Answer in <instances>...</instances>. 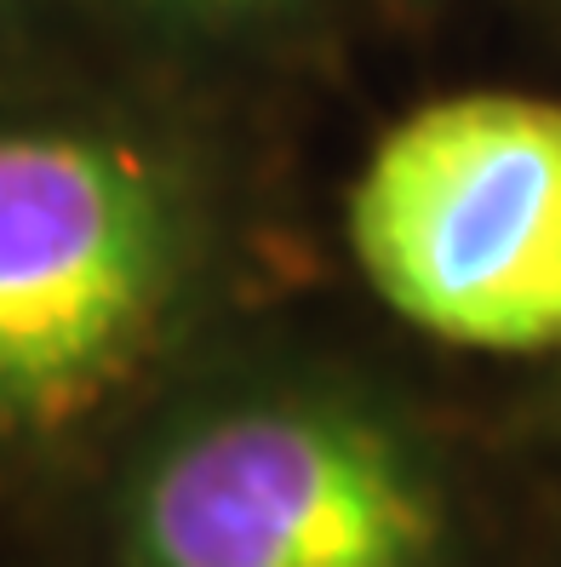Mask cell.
I'll list each match as a JSON object with an SVG mask.
<instances>
[{
	"label": "cell",
	"mask_w": 561,
	"mask_h": 567,
	"mask_svg": "<svg viewBox=\"0 0 561 567\" xmlns=\"http://www.w3.org/2000/svg\"><path fill=\"white\" fill-rule=\"evenodd\" d=\"M441 493L350 408L263 402L167 442L132 493L138 567H430Z\"/></svg>",
	"instance_id": "3"
},
{
	"label": "cell",
	"mask_w": 561,
	"mask_h": 567,
	"mask_svg": "<svg viewBox=\"0 0 561 567\" xmlns=\"http://www.w3.org/2000/svg\"><path fill=\"white\" fill-rule=\"evenodd\" d=\"M350 252L407 327L458 350L561 344V104L458 92L402 115L350 189Z\"/></svg>",
	"instance_id": "1"
},
{
	"label": "cell",
	"mask_w": 561,
	"mask_h": 567,
	"mask_svg": "<svg viewBox=\"0 0 561 567\" xmlns=\"http://www.w3.org/2000/svg\"><path fill=\"white\" fill-rule=\"evenodd\" d=\"M207 7H247V0H207Z\"/></svg>",
	"instance_id": "4"
},
{
	"label": "cell",
	"mask_w": 561,
	"mask_h": 567,
	"mask_svg": "<svg viewBox=\"0 0 561 567\" xmlns=\"http://www.w3.org/2000/svg\"><path fill=\"white\" fill-rule=\"evenodd\" d=\"M178 287L149 166L75 132L0 138V436L86 419L138 367Z\"/></svg>",
	"instance_id": "2"
}]
</instances>
